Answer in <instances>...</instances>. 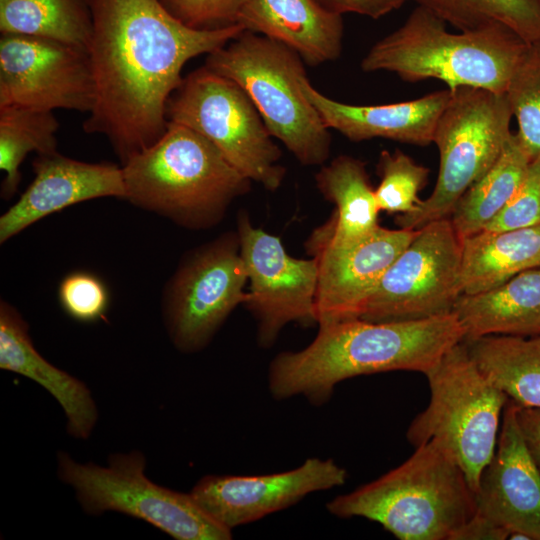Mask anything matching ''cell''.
<instances>
[{"mask_svg":"<svg viewBox=\"0 0 540 540\" xmlns=\"http://www.w3.org/2000/svg\"><path fill=\"white\" fill-rule=\"evenodd\" d=\"M509 532L492 520L475 512L455 533L452 540H505Z\"/></svg>","mask_w":540,"mask_h":540,"instance_id":"cell-36","label":"cell"},{"mask_svg":"<svg viewBox=\"0 0 540 540\" xmlns=\"http://www.w3.org/2000/svg\"><path fill=\"white\" fill-rule=\"evenodd\" d=\"M347 470L332 458H307L298 467L263 475H207L191 491L196 503L232 530L286 509L307 495L343 485Z\"/></svg>","mask_w":540,"mask_h":540,"instance_id":"cell-16","label":"cell"},{"mask_svg":"<svg viewBox=\"0 0 540 540\" xmlns=\"http://www.w3.org/2000/svg\"><path fill=\"white\" fill-rule=\"evenodd\" d=\"M90 0H0L1 34L51 38L88 47Z\"/></svg>","mask_w":540,"mask_h":540,"instance_id":"cell-27","label":"cell"},{"mask_svg":"<svg viewBox=\"0 0 540 540\" xmlns=\"http://www.w3.org/2000/svg\"><path fill=\"white\" fill-rule=\"evenodd\" d=\"M461 267L462 240L450 217L432 221L390 265L359 318L393 322L451 313L463 294Z\"/></svg>","mask_w":540,"mask_h":540,"instance_id":"cell-12","label":"cell"},{"mask_svg":"<svg viewBox=\"0 0 540 540\" xmlns=\"http://www.w3.org/2000/svg\"><path fill=\"white\" fill-rule=\"evenodd\" d=\"M58 300L70 318L92 323L105 317L110 305V293L105 282L94 273L73 271L59 283Z\"/></svg>","mask_w":540,"mask_h":540,"instance_id":"cell-32","label":"cell"},{"mask_svg":"<svg viewBox=\"0 0 540 540\" xmlns=\"http://www.w3.org/2000/svg\"><path fill=\"white\" fill-rule=\"evenodd\" d=\"M512 117L505 93L470 86L450 90L433 137L440 158L434 190L414 211L397 215L399 228L419 229L450 217L461 196L499 158L512 135Z\"/></svg>","mask_w":540,"mask_h":540,"instance_id":"cell-8","label":"cell"},{"mask_svg":"<svg viewBox=\"0 0 540 540\" xmlns=\"http://www.w3.org/2000/svg\"><path fill=\"white\" fill-rule=\"evenodd\" d=\"M246 284L236 231L185 255L162 295L163 319L173 345L184 353L205 348L232 311L246 302Z\"/></svg>","mask_w":540,"mask_h":540,"instance_id":"cell-11","label":"cell"},{"mask_svg":"<svg viewBox=\"0 0 540 540\" xmlns=\"http://www.w3.org/2000/svg\"><path fill=\"white\" fill-rule=\"evenodd\" d=\"M238 24L290 47L312 66L334 61L342 51V15L317 0H248Z\"/></svg>","mask_w":540,"mask_h":540,"instance_id":"cell-20","label":"cell"},{"mask_svg":"<svg viewBox=\"0 0 540 540\" xmlns=\"http://www.w3.org/2000/svg\"><path fill=\"white\" fill-rule=\"evenodd\" d=\"M505 94L523 148L531 160L540 158V43L528 44Z\"/></svg>","mask_w":540,"mask_h":540,"instance_id":"cell-30","label":"cell"},{"mask_svg":"<svg viewBox=\"0 0 540 540\" xmlns=\"http://www.w3.org/2000/svg\"><path fill=\"white\" fill-rule=\"evenodd\" d=\"M531 161L512 133L497 161L461 196L451 213L461 240L484 230L501 211L522 184Z\"/></svg>","mask_w":540,"mask_h":540,"instance_id":"cell-26","label":"cell"},{"mask_svg":"<svg viewBox=\"0 0 540 540\" xmlns=\"http://www.w3.org/2000/svg\"><path fill=\"white\" fill-rule=\"evenodd\" d=\"M168 121L208 139L251 182L277 190L285 177L281 151L244 90L203 66L183 78L167 104Z\"/></svg>","mask_w":540,"mask_h":540,"instance_id":"cell-9","label":"cell"},{"mask_svg":"<svg viewBox=\"0 0 540 540\" xmlns=\"http://www.w3.org/2000/svg\"><path fill=\"white\" fill-rule=\"evenodd\" d=\"M326 509L339 518L377 522L400 540H452L477 505L457 461L430 440L398 467L335 497Z\"/></svg>","mask_w":540,"mask_h":540,"instance_id":"cell-4","label":"cell"},{"mask_svg":"<svg viewBox=\"0 0 540 540\" xmlns=\"http://www.w3.org/2000/svg\"><path fill=\"white\" fill-rule=\"evenodd\" d=\"M90 7L87 50L95 102L83 129L105 136L123 165L165 133L167 104L183 80L185 64L245 29L240 24L191 28L160 0H90Z\"/></svg>","mask_w":540,"mask_h":540,"instance_id":"cell-1","label":"cell"},{"mask_svg":"<svg viewBox=\"0 0 540 540\" xmlns=\"http://www.w3.org/2000/svg\"><path fill=\"white\" fill-rule=\"evenodd\" d=\"M483 373L518 406L540 408V334L464 341Z\"/></svg>","mask_w":540,"mask_h":540,"instance_id":"cell-25","label":"cell"},{"mask_svg":"<svg viewBox=\"0 0 540 540\" xmlns=\"http://www.w3.org/2000/svg\"><path fill=\"white\" fill-rule=\"evenodd\" d=\"M183 24L199 30H214L238 24L248 0H160Z\"/></svg>","mask_w":540,"mask_h":540,"instance_id":"cell-34","label":"cell"},{"mask_svg":"<svg viewBox=\"0 0 540 540\" xmlns=\"http://www.w3.org/2000/svg\"><path fill=\"white\" fill-rule=\"evenodd\" d=\"M418 229L378 225L348 244L308 239L306 248L317 264V325L359 318L381 278L416 236Z\"/></svg>","mask_w":540,"mask_h":540,"instance_id":"cell-15","label":"cell"},{"mask_svg":"<svg viewBox=\"0 0 540 540\" xmlns=\"http://www.w3.org/2000/svg\"><path fill=\"white\" fill-rule=\"evenodd\" d=\"M516 411L509 399L494 456L475 492L476 511L506 529L509 537L540 540V470L525 445Z\"/></svg>","mask_w":540,"mask_h":540,"instance_id":"cell-17","label":"cell"},{"mask_svg":"<svg viewBox=\"0 0 540 540\" xmlns=\"http://www.w3.org/2000/svg\"><path fill=\"white\" fill-rule=\"evenodd\" d=\"M125 200L190 230L214 227L250 189L208 139L168 122L161 138L122 165Z\"/></svg>","mask_w":540,"mask_h":540,"instance_id":"cell-3","label":"cell"},{"mask_svg":"<svg viewBox=\"0 0 540 540\" xmlns=\"http://www.w3.org/2000/svg\"><path fill=\"white\" fill-rule=\"evenodd\" d=\"M445 23L418 5L370 48L361 69L392 72L407 82L437 79L449 90L470 86L505 93L528 44L499 24L452 33Z\"/></svg>","mask_w":540,"mask_h":540,"instance_id":"cell-5","label":"cell"},{"mask_svg":"<svg viewBox=\"0 0 540 540\" xmlns=\"http://www.w3.org/2000/svg\"><path fill=\"white\" fill-rule=\"evenodd\" d=\"M540 224V158L531 161L527 174L507 204L484 230L506 231Z\"/></svg>","mask_w":540,"mask_h":540,"instance_id":"cell-33","label":"cell"},{"mask_svg":"<svg viewBox=\"0 0 540 540\" xmlns=\"http://www.w3.org/2000/svg\"><path fill=\"white\" fill-rule=\"evenodd\" d=\"M32 167L34 179L0 217L1 244L39 220L77 203L103 197L125 200L122 166L83 162L55 151L37 155Z\"/></svg>","mask_w":540,"mask_h":540,"instance_id":"cell-18","label":"cell"},{"mask_svg":"<svg viewBox=\"0 0 540 540\" xmlns=\"http://www.w3.org/2000/svg\"><path fill=\"white\" fill-rule=\"evenodd\" d=\"M516 418L525 445L540 470V408L517 405Z\"/></svg>","mask_w":540,"mask_h":540,"instance_id":"cell-37","label":"cell"},{"mask_svg":"<svg viewBox=\"0 0 540 540\" xmlns=\"http://www.w3.org/2000/svg\"><path fill=\"white\" fill-rule=\"evenodd\" d=\"M380 182L375 197L380 211L409 213L422 201L419 191L428 181L429 170L400 150H383L378 161Z\"/></svg>","mask_w":540,"mask_h":540,"instance_id":"cell-31","label":"cell"},{"mask_svg":"<svg viewBox=\"0 0 540 540\" xmlns=\"http://www.w3.org/2000/svg\"><path fill=\"white\" fill-rule=\"evenodd\" d=\"M538 267L540 224L516 230H482L462 239L463 294L489 290Z\"/></svg>","mask_w":540,"mask_h":540,"instance_id":"cell-24","label":"cell"},{"mask_svg":"<svg viewBox=\"0 0 540 540\" xmlns=\"http://www.w3.org/2000/svg\"><path fill=\"white\" fill-rule=\"evenodd\" d=\"M318 190L335 205L330 219L310 239L333 244L355 242L378 226L379 207L364 162L340 155L315 176Z\"/></svg>","mask_w":540,"mask_h":540,"instance_id":"cell-23","label":"cell"},{"mask_svg":"<svg viewBox=\"0 0 540 540\" xmlns=\"http://www.w3.org/2000/svg\"><path fill=\"white\" fill-rule=\"evenodd\" d=\"M303 63L290 47L245 30L208 54L205 66L244 90L271 136L301 164L323 165L330 153V129L301 90Z\"/></svg>","mask_w":540,"mask_h":540,"instance_id":"cell-6","label":"cell"},{"mask_svg":"<svg viewBox=\"0 0 540 540\" xmlns=\"http://www.w3.org/2000/svg\"><path fill=\"white\" fill-rule=\"evenodd\" d=\"M138 452L117 454L107 467L75 462L59 453L60 479L71 485L84 511L120 512L144 520L177 540H228L231 530L211 518L191 494L159 486L144 474Z\"/></svg>","mask_w":540,"mask_h":540,"instance_id":"cell-10","label":"cell"},{"mask_svg":"<svg viewBox=\"0 0 540 540\" xmlns=\"http://www.w3.org/2000/svg\"><path fill=\"white\" fill-rule=\"evenodd\" d=\"M533 2L538 6V8L540 9V0H533Z\"/></svg>","mask_w":540,"mask_h":540,"instance_id":"cell-38","label":"cell"},{"mask_svg":"<svg viewBox=\"0 0 540 540\" xmlns=\"http://www.w3.org/2000/svg\"><path fill=\"white\" fill-rule=\"evenodd\" d=\"M301 90L317 109L326 127L351 141L385 138L418 146L433 143L436 124L450 98L447 88L405 102L346 104L316 90L307 75L301 80Z\"/></svg>","mask_w":540,"mask_h":540,"instance_id":"cell-19","label":"cell"},{"mask_svg":"<svg viewBox=\"0 0 540 540\" xmlns=\"http://www.w3.org/2000/svg\"><path fill=\"white\" fill-rule=\"evenodd\" d=\"M460 31L502 25L527 44L540 43V9L533 0H414Z\"/></svg>","mask_w":540,"mask_h":540,"instance_id":"cell-29","label":"cell"},{"mask_svg":"<svg viewBox=\"0 0 540 540\" xmlns=\"http://www.w3.org/2000/svg\"><path fill=\"white\" fill-rule=\"evenodd\" d=\"M59 122L53 111L0 107V169L5 173L1 197L10 199L21 182L20 166L31 152L57 151Z\"/></svg>","mask_w":540,"mask_h":540,"instance_id":"cell-28","label":"cell"},{"mask_svg":"<svg viewBox=\"0 0 540 540\" xmlns=\"http://www.w3.org/2000/svg\"><path fill=\"white\" fill-rule=\"evenodd\" d=\"M425 376L430 400L410 423L407 440L414 447L438 442L476 492L482 471L494 456L509 397L478 367L464 341Z\"/></svg>","mask_w":540,"mask_h":540,"instance_id":"cell-7","label":"cell"},{"mask_svg":"<svg viewBox=\"0 0 540 540\" xmlns=\"http://www.w3.org/2000/svg\"><path fill=\"white\" fill-rule=\"evenodd\" d=\"M453 312L465 331L464 341L488 335L540 334V267L489 290L462 294Z\"/></svg>","mask_w":540,"mask_h":540,"instance_id":"cell-22","label":"cell"},{"mask_svg":"<svg viewBox=\"0 0 540 540\" xmlns=\"http://www.w3.org/2000/svg\"><path fill=\"white\" fill-rule=\"evenodd\" d=\"M94 102L87 48L46 37L1 34L0 107L89 113Z\"/></svg>","mask_w":540,"mask_h":540,"instance_id":"cell-14","label":"cell"},{"mask_svg":"<svg viewBox=\"0 0 540 540\" xmlns=\"http://www.w3.org/2000/svg\"><path fill=\"white\" fill-rule=\"evenodd\" d=\"M411 0H317L325 9L336 14L355 13L378 19Z\"/></svg>","mask_w":540,"mask_h":540,"instance_id":"cell-35","label":"cell"},{"mask_svg":"<svg viewBox=\"0 0 540 540\" xmlns=\"http://www.w3.org/2000/svg\"><path fill=\"white\" fill-rule=\"evenodd\" d=\"M464 337L454 312L411 321L352 318L319 326L309 345L273 358L269 392L277 401L302 396L321 406L349 378L398 370L426 375Z\"/></svg>","mask_w":540,"mask_h":540,"instance_id":"cell-2","label":"cell"},{"mask_svg":"<svg viewBox=\"0 0 540 540\" xmlns=\"http://www.w3.org/2000/svg\"><path fill=\"white\" fill-rule=\"evenodd\" d=\"M236 232L249 284L244 305L255 319L259 346L271 347L289 323L317 325L315 259L290 256L280 238L255 227L246 212Z\"/></svg>","mask_w":540,"mask_h":540,"instance_id":"cell-13","label":"cell"},{"mask_svg":"<svg viewBox=\"0 0 540 540\" xmlns=\"http://www.w3.org/2000/svg\"><path fill=\"white\" fill-rule=\"evenodd\" d=\"M0 368L18 373L44 387L62 406L67 431L79 439L91 434L97 409L84 383L49 363L35 349L29 325L6 300L0 302Z\"/></svg>","mask_w":540,"mask_h":540,"instance_id":"cell-21","label":"cell"}]
</instances>
